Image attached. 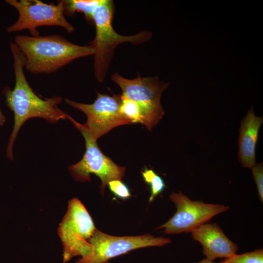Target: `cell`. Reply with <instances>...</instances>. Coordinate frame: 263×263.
<instances>
[{"instance_id":"cell-1","label":"cell","mask_w":263,"mask_h":263,"mask_svg":"<svg viewBox=\"0 0 263 263\" xmlns=\"http://www.w3.org/2000/svg\"><path fill=\"white\" fill-rule=\"evenodd\" d=\"M13 56V67L15 75V85L11 90L5 87L2 93L5 98L6 105L13 112L14 125L9 137L6 155L13 160V147L19 131L23 124L33 117H40L51 123H55L60 119H68L69 115L58 107L62 101L60 96L42 99L35 93L25 76L23 68L25 57L14 42L10 43Z\"/></svg>"},{"instance_id":"cell-2","label":"cell","mask_w":263,"mask_h":263,"mask_svg":"<svg viewBox=\"0 0 263 263\" xmlns=\"http://www.w3.org/2000/svg\"><path fill=\"white\" fill-rule=\"evenodd\" d=\"M14 42L25 56V68L34 74L55 72L75 59L94 54L90 45L75 44L58 35H19L16 36Z\"/></svg>"},{"instance_id":"cell-3","label":"cell","mask_w":263,"mask_h":263,"mask_svg":"<svg viewBox=\"0 0 263 263\" xmlns=\"http://www.w3.org/2000/svg\"><path fill=\"white\" fill-rule=\"evenodd\" d=\"M113 13V1L102 0L94 15L95 36L90 45L94 50V75L99 82L105 79L118 45L126 42L138 45L148 41L152 37V33L147 31L129 36L119 34L112 25Z\"/></svg>"},{"instance_id":"cell-4","label":"cell","mask_w":263,"mask_h":263,"mask_svg":"<svg viewBox=\"0 0 263 263\" xmlns=\"http://www.w3.org/2000/svg\"><path fill=\"white\" fill-rule=\"evenodd\" d=\"M111 79L121 88L123 95L137 105L142 117V124L151 131L165 114L160 98L169 83L160 81L157 76L138 75L130 79L116 73L111 75Z\"/></svg>"},{"instance_id":"cell-5","label":"cell","mask_w":263,"mask_h":263,"mask_svg":"<svg viewBox=\"0 0 263 263\" xmlns=\"http://www.w3.org/2000/svg\"><path fill=\"white\" fill-rule=\"evenodd\" d=\"M96 229L82 202L76 198L69 200L67 211L58 228L63 246L64 263L76 256L82 257L89 252L91 247L89 241Z\"/></svg>"},{"instance_id":"cell-6","label":"cell","mask_w":263,"mask_h":263,"mask_svg":"<svg viewBox=\"0 0 263 263\" xmlns=\"http://www.w3.org/2000/svg\"><path fill=\"white\" fill-rule=\"evenodd\" d=\"M68 119L80 132L86 143V151L82 159L69 166V172L75 180L82 182H90L91 174L98 176L101 181L99 188L100 193L103 195L110 181L121 180L124 177L126 168L117 165L103 153L96 140L91 137L83 124L78 123L70 116Z\"/></svg>"},{"instance_id":"cell-7","label":"cell","mask_w":263,"mask_h":263,"mask_svg":"<svg viewBox=\"0 0 263 263\" xmlns=\"http://www.w3.org/2000/svg\"><path fill=\"white\" fill-rule=\"evenodd\" d=\"M5 2L15 7L19 12L17 21L9 26L8 33L28 30L32 37H38L37 28L42 26H58L65 28L68 33L75 28L64 17L63 0L57 4H47L39 0H6Z\"/></svg>"},{"instance_id":"cell-8","label":"cell","mask_w":263,"mask_h":263,"mask_svg":"<svg viewBox=\"0 0 263 263\" xmlns=\"http://www.w3.org/2000/svg\"><path fill=\"white\" fill-rule=\"evenodd\" d=\"M89 242V252L75 263H108L113 258L132 250L149 246H162L170 239L156 237L150 234L135 236H114L96 229Z\"/></svg>"},{"instance_id":"cell-9","label":"cell","mask_w":263,"mask_h":263,"mask_svg":"<svg viewBox=\"0 0 263 263\" xmlns=\"http://www.w3.org/2000/svg\"><path fill=\"white\" fill-rule=\"evenodd\" d=\"M176 212L167 222L156 228L163 229L166 234L189 233L208 222L213 217L227 211L229 207L221 204L192 201L179 191L169 196Z\"/></svg>"},{"instance_id":"cell-10","label":"cell","mask_w":263,"mask_h":263,"mask_svg":"<svg viewBox=\"0 0 263 263\" xmlns=\"http://www.w3.org/2000/svg\"><path fill=\"white\" fill-rule=\"evenodd\" d=\"M121 96V94L110 96L97 92V98L92 104L78 103L67 98L64 101L86 114L87 121L83 125L91 137L97 141L115 127L132 124L120 112Z\"/></svg>"},{"instance_id":"cell-11","label":"cell","mask_w":263,"mask_h":263,"mask_svg":"<svg viewBox=\"0 0 263 263\" xmlns=\"http://www.w3.org/2000/svg\"><path fill=\"white\" fill-rule=\"evenodd\" d=\"M194 240L199 242L206 259L228 258L236 254L238 245L229 239L216 223H206L191 232Z\"/></svg>"},{"instance_id":"cell-12","label":"cell","mask_w":263,"mask_h":263,"mask_svg":"<svg viewBox=\"0 0 263 263\" xmlns=\"http://www.w3.org/2000/svg\"><path fill=\"white\" fill-rule=\"evenodd\" d=\"M263 117L257 116L253 107L241 121L238 139V159L244 168H252L256 163V147Z\"/></svg>"},{"instance_id":"cell-13","label":"cell","mask_w":263,"mask_h":263,"mask_svg":"<svg viewBox=\"0 0 263 263\" xmlns=\"http://www.w3.org/2000/svg\"><path fill=\"white\" fill-rule=\"evenodd\" d=\"M102 0H63L64 14L73 16L75 12L84 14L86 20L94 24V15Z\"/></svg>"},{"instance_id":"cell-14","label":"cell","mask_w":263,"mask_h":263,"mask_svg":"<svg viewBox=\"0 0 263 263\" xmlns=\"http://www.w3.org/2000/svg\"><path fill=\"white\" fill-rule=\"evenodd\" d=\"M141 174L145 182L150 187L149 198V202L150 203L163 191L166 185L162 178L152 169L146 168L141 171Z\"/></svg>"},{"instance_id":"cell-15","label":"cell","mask_w":263,"mask_h":263,"mask_svg":"<svg viewBox=\"0 0 263 263\" xmlns=\"http://www.w3.org/2000/svg\"><path fill=\"white\" fill-rule=\"evenodd\" d=\"M120 112L132 124H142V117L137 105L132 100L121 94Z\"/></svg>"},{"instance_id":"cell-16","label":"cell","mask_w":263,"mask_h":263,"mask_svg":"<svg viewBox=\"0 0 263 263\" xmlns=\"http://www.w3.org/2000/svg\"><path fill=\"white\" fill-rule=\"evenodd\" d=\"M222 263H263V249H256L253 251L242 254H234L222 261Z\"/></svg>"},{"instance_id":"cell-17","label":"cell","mask_w":263,"mask_h":263,"mask_svg":"<svg viewBox=\"0 0 263 263\" xmlns=\"http://www.w3.org/2000/svg\"><path fill=\"white\" fill-rule=\"evenodd\" d=\"M108 185L110 191L119 198L127 199L131 196L129 188L121 180H112Z\"/></svg>"},{"instance_id":"cell-18","label":"cell","mask_w":263,"mask_h":263,"mask_svg":"<svg viewBox=\"0 0 263 263\" xmlns=\"http://www.w3.org/2000/svg\"><path fill=\"white\" fill-rule=\"evenodd\" d=\"M252 174L256 184L261 201L263 202V162L256 164L252 168Z\"/></svg>"},{"instance_id":"cell-19","label":"cell","mask_w":263,"mask_h":263,"mask_svg":"<svg viewBox=\"0 0 263 263\" xmlns=\"http://www.w3.org/2000/svg\"><path fill=\"white\" fill-rule=\"evenodd\" d=\"M6 117L2 113L0 109V126H1L3 125L6 121Z\"/></svg>"},{"instance_id":"cell-20","label":"cell","mask_w":263,"mask_h":263,"mask_svg":"<svg viewBox=\"0 0 263 263\" xmlns=\"http://www.w3.org/2000/svg\"><path fill=\"white\" fill-rule=\"evenodd\" d=\"M222 263V261L219 262V263H215V262H214L213 261H210V260H209L207 259H205L202 261H201L200 262H197V263Z\"/></svg>"}]
</instances>
